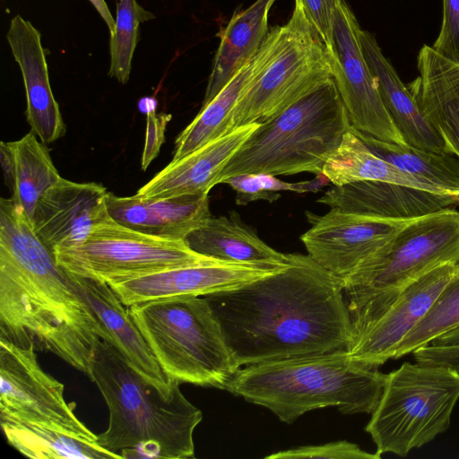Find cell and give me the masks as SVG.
<instances>
[{
    "label": "cell",
    "instance_id": "obj_1",
    "mask_svg": "<svg viewBox=\"0 0 459 459\" xmlns=\"http://www.w3.org/2000/svg\"><path fill=\"white\" fill-rule=\"evenodd\" d=\"M204 296L239 366L347 350L352 329L342 281L308 255Z\"/></svg>",
    "mask_w": 459,
    "mask_h": 459
},
{
    "label": "cell",
    "instance_id": "obj_2",
    "mask_svg": "<svg viewBox=\"0 0 459 459\" xmlns=\"http://www.w3.org/2000/svg\"><path fill=\"white\" fill-rule=\"evenodd\" d=\"M98 323L11 198L0 199V339L55 354L91 379Z\"/></svg>",
    "mask_w": 459,
    "mask_h": 459
},
{
    "label": "cell",
    "instance_id": "obj_3",
    "mask_svg": "<svg viewBox=\"0 0 459 459\" xmlns=\"http://www.w3.org/2000/svg\"><path fill=\"white\" fill-rule=\"evenodd\" d=\"M91 381L108 408V429L98 443L122 458L195 457L194 431L203 420L177 384L169 396L134 370L100 338L91 362Z\"/></svg>",
    "mask_w": 459,
    "mask_h": 459
},
{
    "label": "cell",
    "instance_id": "obj_4",
    "mask_svg": "<svg viewBox=\"0 0 459 459\" xmlns=\"http://www.w3.org/2000/svg\"><path fill=\"white\" fill-rule=\"evenodd\" d=\"M385 377L378 367L357 362L347 350H339L246 366L225 390L290 424L309 411L329 406L343 414H371Z\"/></svg>",
    "mask_w": 459,
    "mask_h": 459
},
{
    "label": "cell",
    "instance_id": "obj_5",
    "mask_svg": "<svg viewBox=\"0 0 459 459\" xmlns=\"http://www.w3.org/2000/svg\"><path fill=\"white\" fill-rule=\"evenodd\" d=\"M351 127L333 78L262 123L221 172L217 185L245 173L320 176Z\"/></svg>",
    "mask_w": 459,
    "mask_h": 459
},
{
    "label": "cell",
    "instance_id": "obj_6",
    "mask_svg": "<svg viewBox=\"0 0 459 459\" xmlns=\"http://www.w3.org/2000/svg\"><path fill=\"white\" fill-rule=\"evenodd\" d=\"M458 260V211L450 207L411 221L342 281L352 338L380 317L409 284Z\"/></svg>",
    "mask_w": 459,
    "mask_h": 459
},
{
    "label": "cell",
    "instance_id": "obj_7",
    "mask_svg": "<svg viewBox=\"0 0 459 459\" xmlns=\"http://www.w3.org/2000/svg\"><path fill=\"white\" fill-rule=\"evenodd\" d=\"M129 312L169 379L225 389L240 368L204 297L136 304Z\"/></svg>",
    "mask_w": 459,
    "mask_h": 459
},
{
    "label": "cell",
    "instance_id": "obj_8",
    "mask_svg": "<svg viewBox=\"0 0 459 459\" xmlns=\"http://www.w3.org/2000/svg\"><path fill=\"white\" fill-rule=\"evenodd\" d=\"M458 400L457 369L406 361L386 374L365 430L378 455L405 457L448 429Z\"/></svg>",
    "mask_w": 459,
    "mask_h": 459
},
{
    "label": "cell",
    "instance_id": "obj_9",
    "mask_svg": "<svg viewBox=\"0 0 459 459\" xmlns=\"http://www.w3.org/2000/svg\"><path fill=\"white\" fill-rule=\"evenodd\" d=\"M56 263L75 275L120 282L176 267L222 261L191 249L185 240L150 236L129 229L110 216L81 243L54 252Z\"/></svg>",
    "mask_w": 459,
    "mask_h": 459
},
{
    "label": "cell",
    "instance_id": "obj_10",
    "mask_svg": "<svg viewBox=\"0 0 459 459\" xmlns=\"http://www.w3.org/2000/svg\"><path fill=\"white\" fill-rule=\"evenodd\" d=\"M281 48L233 109L230 130L262 124L333 78L331 54L295 4Z\"/></svg>",
    "mask_w": 459,
    "mask_h": 459
},
{
    "label": "cell",
    "instance_id": "obj_11",
    "mask_svg": "<svg viewBox=\"0 0 459 459\" xmlns=\"http://www.w3.org/2000/svg\"><path fill=\"white\" fill-rule=\"evenodd\" d=\"M33 344L0 339V420L38 425L98 442L64 396V385L43 370Z\"/></svg>",
    "mask_w": 459,
    "mask_h": 459
},
{
    "label": "cell",
    "instance_id": "obj_12",
    "mask_svg": "<svg viewBox=\"0 0 459 459\" xmlns=\"http://www.w3.org/2000/svg\"><path fill=\"white\" fill-rule=\"evenodd\" d=\"M361 30L346 2L339 0L329 52L333 79L348 112L351 127L382 141L406 144L380 97L363 52Z\"/></svg>",
    "mask_w": 459,
    "mask_h": 459
},
{
    "label": "cell",
    "instance_id": "obj_13",
    "mask_svg": "<svg viewBox=\"0 0 459 459\" xmlns=\"http://www.w3.org/2000/svg\"><path fill=\"white\" fill-rule=\"evenodd\" d=\"M307 214L312 226L300 239L307 255L342 281L415 220L377 218L336 209L322 216Z\"/></svg>",
    "mask_w": 459,
    "mask_h": 459
},
{
    "label": "cell",
    "instance_id": "obj_14",
    "mask_svg": "<svg viewBox=\"0 0 459 459\" xmlns=\"http://www.w3.org/2000/svg\"><path fill=\"white\" fill-rule=\"evenodd\" d=\"M285 264L218 261L176 267L108 285L129 307L171 298L204 297L235 289L267 276Z\"/></svg>",
    "mask_w": 459,
    "mask_h": 459
},
{
    "label": "cell",
    "instance_id": "obj_15",
    "mask_svg": "<svg viewBox=\"0 0 459 459\" xmlns=\"http://www.w3.org/2000/svg\"><path fill=\"white\" fill-rule=\"evenodd\" d=\"M458 273V262L446 264L409 284L380 317L352 338L347 349L350 357L378 368L392 359L398 344L425 316Z\"/></svg>",
    "mask_w": 459,
    "mask_h": 459
},
{
    "label": "cell",
    "instance_id": "obj_16",
    "mask_svg": "<svg viewBox=\"0 0 459 459\" xmlns=\"http://www.w3.org/2000/svg\"><path fill=\"white\" fill-rule=\"evenodd\" d=\"M108 195L101 184L78 183L61 178L38 201L32 229L53 253L75 246L110 216Z\"/></svg>",
    "mask_w": 459,
    "mask_h": 459
},
{
    "label": "cell",
    "instance_id": "obj_17",
    "mask_svg": "<svg viewBox=\"0 0 459 459\" xmlns=\"http://www.w3.org/2000/svg\"><path fill=\"white\" fill-rule=\"evenodd\" d=\"M68 273L97 320L98 336L113 346L140 376L169 396L179 382L169 379L163 372L132 318L129 307L108 283Z\"/></svg>",
    "mask_w": 459,
    "mask_h": 459
},
{
    "label": "cell",
    "instance_id": "obj_18",
    "mask_svg": "<svg viewBox=\"0 0 459 459\" xmlns=\"http://www.w3.org/2000/svg\"><path fill=\"white\" fill-rule=\"evenodd\" d=\"M330 209L365 216L409 220L459 204V195L379 180H363L333 186L318 200Z\"/></svg>",
    "mask_w": 459,
    "mask_h": 459
},
{
    "label": "cell",
    "instance_id": "obj_19",
    "mask_svg": "<svg viewBox=\"0 0 459 459\" xmlns=\"http://www.w3.org/2000/svg\"><path fill=\"white\" fill-rule=\"evenodd\" d=\"M6 39L22 72L27 121L42 143H53L65 136L66 128L51 90L41 35L29 21L16 15Z\"/></svg>",
    "mask_w": 459,
    "mask_h": 459
},
{
    "label": "cell",
    "instance_id": "obj_20",
    "mask_svg": "<svg viewBox=\"0 0 459 459\" xmlns=\"http://www.w3.org/2000/svg\"><path fill=\"white\" fill-rule=\"evenodd\" d=\"M286 24L271 29L260 49L243 65L176 138L172 160L231 132L233 109L243 94L256 82L280 51Z\"/></svg>",
    "mask_w": 459,
    "mask_h": 459
},
{
    "label": "cell",
    "instance_id": "obj_21",
    "mask_svg": "<svg viewBox=\"0 0 459 459\" xmlns=\"http://www.w3.org/2000/svg\"><path fill=\"white\" fill-rule=\"evenodd\" d=\"M107 208L110 217L123 226L173 240H185L212 217L208 194L155 198L117 196L108 192Z\"/></svg>",
    "mask_w": 459,
    "mask_h": 459
},
{
    "label": "cell",
    "instance_id": "obj_22",
    "mask_svg": "<svg viewBox=\"0 0 459 459\" xmlns=\"http://www.w3.org/2000/svg\"><path fill=\"white\" fill-rule=\"evenodd\" d=\"M259 125L254 123L237 127L187 155L171 160L136 195L166 198L209 194L217 185L222 169Z\"/></svg>",
    "mask_w": 459,
    "mask_h": 459
},
{
    "label": "cell",
    "instance_id": "obj_23",
    "mask_svg": "<svg viewBox=\"0 0 459 459\" xmlns=\"http://www.w3.org/2000/svg\"><path fill=\"white\" fill-rule=\"evenodd\" d=\"M360 40L384 106L406 144L437 153H451L409 88L384 56L376 38L361 30Z\"/></svg>",
    "mask_w": 459,
    "mask_h": 459
},
{
    "label": "cell",
    "instance_id": "obj_24",
    "mask_svg": "<svg viewBox=\"0 0 459 459\" xmlns=\"http://www.w3.org/2000/svg\"><path fill=\"white\" fill-rule=\"evenodd\" d=\"M417 65L419 76L408 88L451 153L459 158V63L424 45Z\"/></svg>",
    "mask_w": 459,
    "mask_h": 459
},
{
    "label": "cell",
    "instance_id": "obj_25",
    "mask_svg": "<svg viewBox=\"0 0 459 459\" xmlns=\"http://www.w3.org/2000/svg\"><path fill=\"white\" fill-rule=\"evenodd\" d=\"M37 137L30 130L17 141L0 143L1 166L11 199L30 223L39 198L62 178L46 143Z\"/></svg>",
    "mask_w": 459,
    "mask_h": 459
},
{
    "label": "cell",
    "instance_id": "obj_26",
    "mask_svg": "<svg viewBox=\"0 0 459 459\" xmlns=\"http://www.w3.org/2000/svg\"><path fill=\"white\" fill-rule=\"evenodd\" d=\"M276 0H255L231 17L220 34V44L203 101L207 104L260 49L269 29V12Z\"/></svg>",
    "mask_w": 459,
    "mask_h": 459
},
{
    "label": "cell",
    "instance_id": "obj_27",
    "mask_svg": "<svg viewBox=\"0 0 459 459\" xmlns=\"http://www.w3.org/2000/svg\"><path fill=\"white\" fill-rule=\"evenodd\" d=\"M194 251L227 262L283 265L288 255L266 243L246 224L236 211L211 217L185 239Z\"/></svg>",
    "mask_w": 459,
    "mask_h": 459
},
{
    "label": "cell",
    "instance_id": "obj_28",
    "mask_svg": "<svg viewBox=\"0 0 459 459\" xmlns=\"http://www.w3.org/2000/svg\"><path fill=\"white\" fill-rule=\"evenodd\" d=\"M322 173L333 186H343L363 180H379L437 194H451L401 171L378 157L353 133L351 127L344 134L339 146L326 160Z\"/></svg>",
    "mask_w": 459,
    "mask_h": 459
},
{
    "label": "cell",
    "instance_id": "obj_29",
    "mask_svg": "<svg viewBox=\"0 0 459 459\" xmlns=\"http://www.w3.org/2000/svg\"><path fill=\"white\" fill-rule=\"evenodd\" d=\"M6 440L27 457L36 459H121L118 454L68 433L42 426L0 420Z\"/></svg>",
    "mask_w": 459,
    "mask_h": 459
},
{
    "label": "cell",
    "instance_id": "obj_30",
    "mask_svg": "<svg viewBox=\"0 0 459 459\" xmlns=\"http://www.w3.org/2000/svg\"><path fill=\"white\" fill-rule=\"evenodd\" d=\"M378 157L401 171L459 195V158L453 153H437L375 138L351 127Z\"/></svg>",
    "mask_w": 459,
    "mask_h": 459
},
{
    "label": "cell",
    "instance_id": "obj_31",
    "mask_svg": "<svg viewBox=\"0 0 459 459\" xmlns=\"http://www.w3.org/2000/svg\"><path fill=\"white\" fill-rule=\"evenodd\" d=\"M457 326H459V273L443 289L425 316L398 344L393 352L392 359H397L412 353Z\"/></svg>",
    "mask_w": 459,
    "mask_h": 459
},
{
    "label": "cell",
    "instance_id": "obj_32",
    "mask_svg": "<svg viewBox=\"0 0 459 459\" xmlns=\"http://www.w3.org/2000/svg\"><path fill=\"white\" fill-rule=\"evenodd\" d=\"M152 18V13L140 6L136 0H119L117 3L115 26L110 32L108 74L121 83L129 80L139 25Z\"/></svg>",
    "mask_w": 459,
    "mask_h": 459
},
{
    "label": "cell",
    "instance_id": "obj_33",
    "mask_svg": "<svg viewBox=\"0 0 459 459\" xmlns=\"http://www.w3.org/2000/svg\"><path fill=\"white\" fill-rule=\"evenodd\" d=\"M377 453L371 454L346 440L323 445H310L279 451L266 455V459L329 458V459H379Z\"/></svg>",
    "mask_w": 459,
    "mask_h": 459
},
{
    "label": "cell",
    "instance_id": "obj_34",
    "mask_svg": "<svg viewBox=\"0 0 459 459\" xmlns=\"http://www.w3.org/2000/svg\"><path fill=\"white\" fill-rule=\"evenodd\" d=\"M440 32L432 48L446 58L459 63V0H442Z\"/></svg>",
    "mask_w": 459,
    "mask_h": 459
},
{
    "label": "cell",
    "instance_id": "obj_35",
    "mask_svg": "<svg viewBox=\"0 0 459 459\" xmlns=\"http://www.w3.org/2000/svg\"><path fill=\"white\" fill-rule=\"evenodd\" d=\"M339 0H295L311 27L317 33L328 51L333 44L335 11Z\"/></svg>",
    "mask_w": 459,
    "mask_h": 459
},
{
    "label": "cell",
    "instance_id": "obj_36",
    "mask_svg": "<svg viewBox=\"0 0 459 459\" xmlns=\"http://www.w3.org/2000/svg\"><path fill=\"white\" fill-rule=\"evenodd\" d=\"M222 183L237 193L236 204L246 205L250 202L264 200L273 203L281 197L278 192L268 191L259 173H245L230 177Z\"/></svg>",
    "mask_w": 459,
    "mask_h": 459
},
{
    "label": "cell",
    "instance_id": "obj_37",
    "mask_svg": "<svg viewBox=\"0 0 459 459\" xmlns=\"http://www.w3.org/2000/svg\"><path fill=\"white\" fill-rule=\"evenodd\" d=\"M170 115L157 114L154 109L146 112V133L141 160L143 170H146L151 162L158 156L160 147L165 142V131Z\"/></svg>",
    "mask_w": 459,
    "mask_h": 459
},
{
    "label": "cell",
    "instance_id": "obj_38",
    "mask_svg": "<svg viewBox=\"0 0 459 459\" xmlns=\"http://www.w3.org/2000/svg\"><path fill=\"white\" fill-rule=\"evenodd\" d=\"M92 5L96 8L104 22H106L109 32H111L115 26V20L104 0H90Z\"/></svg>",
    "mask_w": 459,
    "mask_h": 459
},
{
    "label": "cell",
    "instance_id": "obj_39",
    "mask_svg": "<svg viewBox=\"0 0 459 459\" xmlns=\"http://www.w3.org/2000/svg\"><path fill=\"white\" fill-rule=\"evenodd\" d=\"M429 344L439 346L459 345V326L437 337Z\"/></svg>",
    "mask_w": 459,
    "mask_h": 459
},
{
    "label": "cell",
    "instance_id": "obj_40",
    "mask_svg": "<svg viewBox=\"0 0 459 459\" xmlns=\"http://www.w3.org/2000/svg\"><path fill=\"white\" fill-rule=\"evenodd\" d=\"M458 457H459V455H458Z\"/></svg>",
    "mask_w": 459,
    "mask_h": 459
}]
</instances>
